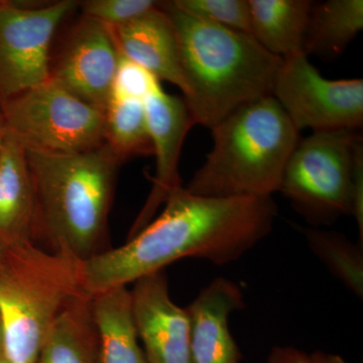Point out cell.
<instances>
[{"instance_id": "27", "label": "cell", "mask_w": 363, "mask_h": 363, "mask_svg": "<svg viewBox=\"0 0 363 363\" xmlns=\"http://www.w3.org/2000/svg\"><path fill=\"white\" fill-rule=\"evenodd\" d=\"M310 363H346L342 357L333 353L316 350L309 354Z\"/></svg>"}, {"instance_id": "11", "label": "cell", "mask_w": 363, "mask_h": 363, "mask_svg": "<svg viewBox=\"0 0 363 363\" xmlns=\"http://www.w3.org/2000/svg\"><path fill=\"white\" fill-rule=\"evenodd\" d=\"M133 284L131 309L147 362L191 363L188 313L169 297L166 272H155Z\"/></svg>"}, {"instance_id": "6", "label": "cell", "mask_w": 363, "mask_h": 363, "mask_svg": "<svg viewBox=\"0 0 363 363\" xmlns=\"http://www.w3.org/2000/svg\"><path fill=\"white\" fill-rule=\"evenodd\" d=\"M0 111L25 152L82 154L104 143V113L50 79L2 102Z\"/></svg>"}, {"instance_id": "12", "label": "cell", "mask_w": 363, "mask_h": 363, "mask_svg": "<svg viewBox=\"0 0 363 363\" xmlns=\"http://www.w3.org/2000/svg\"><path fill=\"white\" fill-rule=\"evenodd\" d=\"M149 121L156 171L150 177L152 190L147 201L131 226L128 238L140 233L150 221L160 207L177 188L182 187L179 162L189 130L195 125L185 100L157 88L145 99Z\"/></svg>"}, {"instance_id": "17", "label": "cell", "mask_w": 363, "mask_h": 363, "mask_svg": "<svg viewBox=\"0 0 363 363\" xmlns=\"http://www.w3.org/2000/svg\"><path fill=\"white\" fill-rule=\"evenodd\" d=\"M252 35L281 59L304 54L313 7L310 0H248Z\"/></svg>"}, {"instance_id": "20", "label": "cell", "mask_w": 363, "mask_h": 363, "mask_svg": "<svg viewBox=\"0 0 363 363\" xmlns=\"http://www.w3.org/2000/svg\"><path fill=\"white\" fill-rule=\"evenodd\" d=\"M104 143L123 164L154 155L145 101L111 99L104 113Z\"/></svg>"}, {"instance_id": "5", "label": "cell", "mask_w": 363, "mask_h": 363, "mask_svg": "<svg viewBox=\"0 0 363 363\" xmlns=\"http://www.w3.org/2000/svg\"><path fill=\"white\" fill-rule=\"evenodd\" d=\"M81 264L65 248L49 252L33 243L9 248L0 274V319L9 362L37 363L52 324L83 293Z\"/></svg>"}, {"instance_id": "18", "label": "cell", "mask_w": 363, "mask_h": 363, "mask_svg": "<svg viewBox=\"0 0 363 363\" xmlns=\"http://www.w3.org/2000/svg\"><path fill=\"white\" fill-rule=\"evenodd\" d=\"M100 344V363H149L140 344L130 290L118 286L92 297Z\"/></svg>"}, {"instance_id": "2", "label": "cell", "mask_w": 363, "mask_h": 363, "mask_svg": "<svg viewBox=\"0 0 363 363\" xmlns=\"http://www.w3.org/2000/svg\"><path fill=\"white\" fill-rule=\"evenodd\" d=\"M33 197V243L87 260L111 250L109 213L123 162L108 145L82 154L26 152Z\"/></svg>"}, {"instance_id": "21", "label": "cell", "mask_w": 363, "mask_h": 363, "mask_svg": "<svg viewBox=\"0 0 363 363\" xmlns=\"http://www.w3.org/2000/svg\"><path fill=\"white\" fill-rule=\"evenodd\" d=\"M306 240L329 272L357 298L363 297V247L343 233L318 227L304 229Z\"/></svg>"}, {"instance_id": "4", "label": "cell", "mask_w": 363, "mask_h": 363, "mask_svg": "<svg viewBox=\"0 0 363 363\" xmlns=\"http://www.w3.org/2000/svg\"><path fill=\"white\" fill-rule=\"evenodd\" d=\"M213 147L186 189L206 197H272L298 131L274 96L234 111L212 130Z\"/></svg>"}, {"instance_id": "23", "label": "cell", "mask_w": 363, "mask_h": 363, "mask_svg": "<svg viewBox=\"0 0 363 363\" xmlns=\"http://www.w3.org/2000/svg\"><path fill=\"white\" fill-rule=\"evenodd\" d=\"M157 4L154 0H86L79 1L78 9L82 16L114 28L149 13Z\"/></svg>"}, {"instance_id": "15", "label": "cell", "mask_w": 363, "mask_h": 363, "mask_svg": "<svg viewBox=\"0 0 363 363\" xmlns=\"http://www.w3.org/2000/svg\"><path fill=\"white\" fill-rule=\"evenodd\" d=\"M33 197L25 150L11 135L0 157V241L33 243Z\"/></svg>"}, {"instance_id": "1", "label": "cell", "mask_w": 363, "mask_h": 363, "mask_svg": "<svg viewBox=\"0 0 363 363\" xmlns=\"http://www.w3.org/2000/svg\"><path fill=\"white\" fill-rule=\"evenodd\" d=\"M164 205L162 213L123 245L82 262L83 292L93 297L128 286L186 257L231 264L262 242L278 217L272 197H206L184 186Z\"/></svg>"}, {"instance_id": "25", "label": "cell", "mask_w": 363, "mask_h": 363, "mask_svg": "<svg viewBox=\"0 0 363 363\" xmlns=\"http://www.w3.org/2000/svg\"><path fill=\"white\" fill-rule=\"evenodd\" d=\"M350 216L357 221L360 245H363V140L355 143L350 179Z\"/></svg>"}, {"instance_id": "8", "label": "cell", "mask_w": 363, "mask_h": 363, "mask_svg": "<svg viewBox=\"0 0 363 363\" xmlns=\"http://www.w3.org/2000/svg\"><path fill=\"white\" fill-rule=\"evenodd\" d=\"M78 4L62 0L28 6L0 0V104L49 80L55 35Z\"/></svg>"}, {"instance_id": "28", "label": "cell", "mask_w": 363, "mask_h": 363, "mask_svg": "<svg viewBox=\"0 0 363 363\" xmlns=\"http://www.w3.org/2000/svg\"><path fill=\"white\" fill-rule=\"evenodd\" d=\"M7 136H9V130L6 119H4V114L0 111V157H1L2 152H4V147H6Z\"/></svg>"}, {"instance_id": "29", "label": "cell", "mask_w": 363, "mask_h": 363, "mask_svg": "<svg viewBox=\"0 0 363 363\" xmlns=\"http://www.w3.org/2000/svg\"><path fill=\"white\" fill-rule=\"evenodd\" d=\"M7 253H9V247L0 241V274L6 264Z\"/></svg>"}, {"instance_id": "14", "label": "cell", "mask_w": 363, "mask_h": 363, "mask_svg": "<svg viewBox=\"0 0 363 363\" xmlns=\"http://www.w3.org/2000/svg\"><path fill=\"white\" fill-rule=\"evenodd\" d=\"M111 28L123 56L142 66L157 80L172 83L185 93L175 28L160 1L149 13Z\"/></svg>"}, {"instance_id": "13", "label": "cell", "mask_w": 363, "mask_h": 363, "mask_svg": "<svg viewBox=\"0 0 363 363\" xmlns=\"http://www.w3.org/2000/svg\"><path fill=\"white\" fill-rule=\"evenodd\" d=\"M240 286L215 279L185 308L190 321L191 363H240L242 354L229 330L233 312L245 308Z\"/></svg>"}, {"instance_id": "26", "label": "cell", "mask_w": 363, "mask_h": 363, "mask_svg": "<svg viewBox=\"0 0 363 363\" xmlns=\"http://www.w3.org/2000/svg\"><path fill=\"white\" fill-rule=\"evenodd\" d=\"M267 363H310V357L293 346H274L267 357Z\"/></svg>"}, {"instance_id": "30", "label": "cell", "mask_w": 363, "mask_h": 363, "mask_svg": "<svg viewBox=\"0 0 363 363\" xmlns=\"http://www.w3.org/2000/svg\"><path fill=\"white\" fill-rule=\"evenodd\" d=\"M4 329H2L1 319H0V355L4 354Z\"/></svg>"}, {"instance_id": "7", "label": "cell", "mask_w": 363, "mask_h": 363, "mask_svg": "<svg viewBox=\"0 0 363 363\" xmlns=\"http://www.w3.org/2000/svg\"><path fill=\"white\" fill-rule=\"evenodd\" d=\"M357 130L315 131L298 140L286 162L279 192L311 227L350 215V179Z\"/></svg>"}, {"instance_id": "31", "label": "cell", "mask_w": 363, "mask_h": 363, "mask_svg": "<svg viewBox=\"0 0 363 363\" xmlns=\"http://www.w3.org/2000/svg\"><path fill=\"white\" fill-rule=\"evenodd\" d=\"M0 363H11L7 360V358L4 357V354L0 355Z\"/></svg>"}, {"instance_id": "16", "label": "cell", "mask_w": 363, "mask_h": 363, "mask_svg": "<svg viewBox=\"0 0 363 363\" xmlns=\"http://www.w3.org/2000/svg\"><path fill=\"white\" fill-rule=\"evenodd\" d=\"M37 363H100L91 296L79 294L57 318L42 344Z\"/></svg>"}, {"instance_id": "19", "label": "cell", "mask_w": 363, "mask_h": 363, "mask_svg": "<svg viewBox=\"0 0 363 363\" xmlns=\"http://www.w3.org/2000/svg\"><path fill=\"white\" fill-rule=\"evenodd\" d=\"M362 28V0H327L313 4L304 54L325 60L338 58Z\"/></svg>"}, {"instance_id": "9", "label": "cell", "mask_w": 363, "mask_h": 363, "mask_svg": "<svg viewBox=\"0 0 363 363\" xmlns=\"http://www.w3.org/2000/svg\"><path fill=\"white\" fill-rule=\"evenodd\" d=\"M272 96L298 133L362 128V79L329 80L305 54L283 60Z\"/></svg>"}, {"instance_id": "3", "label": "cell", "mask_w": 363, "mask_h": 363, "mask_svg": "<svg viewBox=\"0 0 363 363\" xmlns=\"http://www.w3.org/2000/svg\"><path fill=\"white\" fill-rule=\"evenodd\" d=\"M178 40L186 91L183 99L196 124L212 130L234 111L272 96L283 59L252 35L186 13L173 1H160Z\"/></svg>"}, {"instance_id": "10", "label": "cell", "mask_w": 363, "mask_h": 363, "mask_svg": "<svg viewBox=\"0 0 363 363\" xmlns=\"http://www.w3.org/2000/svg\"><path fill=\"white\" fill-rule=\"evenodd\" d=\"M121 52L111 26L80 14L50 58L49 79L105 113Z\"/></svg>"}, {"instance_id": "24", "label": "cell", "mask_w": 363, "mask_h": 363, "mask_svg": "<svg viewBox=\"0 0 363 363\" xmlns=\"http://www.w3.org/2000/svg\"><path fill=\"white\" fill-rule=\"evenodd\" d=\"M160 86V81L149 71L121 54L112 87V99L145 101Z\"/></svg>"}, {"instance_id": "22", "label": "cell", "mask_w": 363, "mask_h": 363, "mask_svg": "<svg viewBox=\"0 0 363 363\" xmlns=\"http://www.w3.org/2000/svg\"><path fill=\"white\" fill-rule=\"evenodd\" d=\"M181 11L213 25L252 35L248 0H173Z\"/></svg>"}]
</instances>
